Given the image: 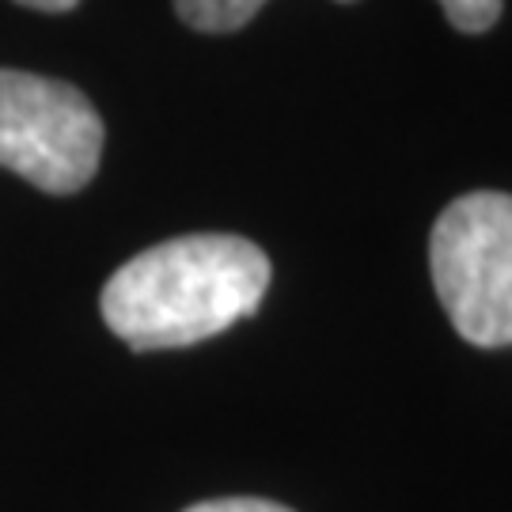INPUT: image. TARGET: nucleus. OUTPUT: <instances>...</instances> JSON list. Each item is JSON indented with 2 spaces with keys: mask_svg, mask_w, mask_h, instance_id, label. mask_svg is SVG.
<instances>
[{
  "mask_svg": "<svg viewBox=\"0 0 512 512\" xmlns=\"http://www.w3.org/2000/svg\"><path fill=\"white\" fill-rule=\"evenodd\" d=\"M270 258L243 236H179L118 266L103 285V319L129 349L205 342L255 315Z\"/></svg>",
  "mask_w": 512,
  "mask_h": 512,
  "instance_id": "f257e3e1",
  "label": "nucleus"
},
{
  "mask_svg": "<svg viewBox=\"0 0 512 512\" xmlns=\"http://www.w3.org/2000/svg\"><path fill=\"white\" fill-rule=\"evenodd\" d=\"M429 270L463 342L512 346V194L475 190L448 205L429 232Z\"/></svg>",
  "mask_w": 512,
  "mask_h": 512,
  "instance_id": "f03ea898",
  "label": "nucleus"
},
{
  "mask_svg": "<svg viewBox=\"0 0 512 512\" xmlns=\"http://www.w3.org/2000/svg\"><path fill=\"white\" fill-rule=\"evenodd\" d=\"M103 118L65 80L0 69V167L46 194H76L95 179Z\"/></svg>",
  "mask_w": 512,
  "mask_h": 512,
  "instance_id": "7ed1b4c3",
  "label": "nucleus"
},
{
  "mask_svg": "<svg viewBox=\"0 0 512 512\" xmlns=\"http://www.w3.org/2000/svg\"><path fill=\"white\" fill-rule=\"evenodd\" d=\"M266 0H175V12L186 27L205 35H228L247 27L262 12Z\"/></svg>",
  "mask_w": 512,
  "mask_h": 512,
  "instance_id": "20e7f679",
  "label": "nucleus"
},
{
  "mask_svg": "<svg viewBox=\"0 0 512 512\" xmlns=\"http://www.w3.org/2000/svg\"><path fill=\"white\" fill-rule=\"evenodd\" d=\"M440 8L463 35H482L501 19V0H440Z\"/></svg>",
  "mask_w": 512,
  "mask_h": 512,
  "instance_id": "39448f33",
  "label": "nucleus"
},
{
  "mask_svg": "<svg viewBox=\"0 0 512 512\" xmlns=\"http://www.w3.org/2000/svg\"><path fill=\"white\" fill-rule=\"evenodd\" d=\"M186 512H293L277 501H262V497H217V501H202L190 505Z\"/></svg>",
  "mask_w": 512,
  "mask_h": 512,
  "instance_id": "423d86ee",
  "label": "nucleus"
},
{
  "mask_svg": "<svg viewBox=\"0 0 512 512\" xmlns=\"http://www.w3.org/2000/svg\"><path fill=\"white\" fill-rule=\"evenodd\" d=\"M23 8H35V12H69L80 0H16Z\"/></svg>",
  "mask_w": 512,
  "mask_h": 512,
  "instance_id": "0eeeda50",
  "label": "nucleus"
}]
</instances>
